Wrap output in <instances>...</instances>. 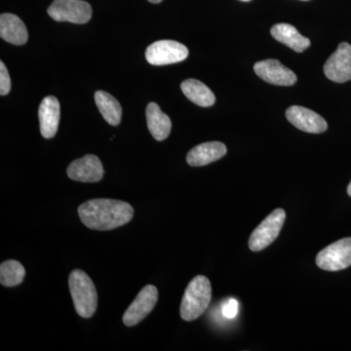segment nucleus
<instances>
[{"mask_svg": "<svg viewBox=\"0 0 351 351\" xmlns=\"http://www.w3.org/2000/svg\"><path fill=\"white\" fill-rule=\"evenodd\" d=\"M78 215L87 228L104 232L126 225L133 219L134 209L124 201L99 198L80 205Z\"/></svg>", "mask_w": 351, "mask_h": 351, "instance_id": "f257e3e1", "label": "nucleus"}, {"mask_svg": "<svg viewBox=\"0 0 351 351\" xmlns=\"http://www.w3.org/2000/svg\"><path fill=\"white\" fill-rule=\"evenodd\" d=\"M69 291L78 315L90 318L98 306V293L93 281L84 271L75 269L69 278Z\"/></svg>", "mask_w": 351, "mask_h": 351, "instance_id": "f03ea898", "label": "nucleus"}, {"mask_svg": "<svg viewBox=\"0 0 351 351\" xmlns=\"http://www.w3.org/2000/svg\"><path fill=\"white\" fill-rule=\"evenodd\" d=\"M212 299V286L203 276L195 277L186 289L181 304V317L184 321L197 319L206 311Z\"/></svg>", "mask_w": 351, "mask_h": 351, "instance_id": "7ed1b4c3", "label": "nucleus"}, {"mask_svg": "<svg viewBox=\"0 0 351 351\" xmlns=\"http://www.w3.org/2000/svg\"><path fill=\"white\" fill-rule=\"evenodd\" d=\"M285 219L286 213L283 209H276L270 213L252 232L249 239L250 250L260 252L269 246L278 237Z\"/></svg>", "mask_w": 351, "mask_h": 351, "instance_id": "20e7f679", "label": "nucleus"}, {"mask_svg": "<svg viewBox=\"0 0 351 351\" xmlns=\"http://www.w3.org/2000/svg\"><path fill=\"white\" fill-rule=\"evenodd\" d=\"M48 14L57 22L86 24L92 18V7L83 0H54Z\"/></svg>", "mask_w": 351, "mask_h": 351, "instance_id": "39448f33", "label": "nucleus"}, {"mask_svg": "<svg viewBox=\"0 0 351 351\" xmlns=\"http://www.w3.org/2000/svg\"><path fill=\"white\" fill-rule=\"evenodd\" d=\"M316 265L327 271H339L351 265V237L338 240L317 254Z\"/></svg>", "mask_w": 351, "mask_h": 351, "instance_id": "423d86ee", "label": "nucleus"}, {"mask_svg": "<svg viewBox=\"0 0 351 351\" xmlns=\"http://www.w3.org/2000/svg\"><path fill=\"white\" fill-rule=\"evenodd\" d=\"M189 56V49L184 44L174 40H159L147 47L145 58L154 66L180 63Z\"/></svg>", "mask_w": 351, "mask_h": 351, "instance_id": "0eeeda50", "label": "nucleus"}, {"mask_svg": "<svg viewBox=\"0 0 351 351\" xmlns=\"http://www.w3.org/2000/svg\"><path fill=\"white\" fill-rule=\"evenodd\" d=\"M158 300V290L152 285L145 286L138 293L123 315V323L128 327H133L144 320L156 306Z\"/></svg>", "mask_w": 351, "mask_h": 351, "instance_id": "6e6552de", "label": "nucleus"}, {"mask_svg": "<svg viewBox=\"0 0 351 351\" xmlns=\"http://www.w3.org/2000/svg\"><path fill=\"white\" fill-rule=\"evenodd\" d=\"M324 73L328 80L334 82L345 83L351 80L350 44H339L338 49L325 63Z\"/></svg>", "mask_w": 351, "mask_h": 351, "instance_id": "1a4fd4ad", "label": "nucleus"}, {"mask_svg": "<svg viewBox=\"0 0 351 351\" xmlns=\"http://www.w3.org/2000/svg\"><path fill=\"white\" fill-rule=\"evenodd\" d=\"M254 71L265 82L279 86H292L298 80L294 71L286 68L278 60L258 62L254 66Z\"/></svg>", "mask_w": 351, "mask_h": 351, "instance_id": "9d476101", "label": "nucleus"}, {"mask_svg": "<svg viewBox=\"0 0 351 351\" xmlns=\"http://www.w3.org/2000/svg\"><path fill=\"white\" fill-rule=\"evenodd\" d=\"M66 173L73 181L97 182L103 179L104 167L98 157L87 154L69 164Z\"/></svg>", "mask_w": 351, "mask_h": 351, "instance_id": "9b49d317", "label": "nucleus"}, {"mask_svg": "<svg viewBox=\"0 0 351 351\" xmlns=\"http://www.w3.org/2000/svg\"><path fill=\"white\" fill-rule=\"evenodd\" d=\"M286 117L295 128L307 133L320 134L328 128L326 120L321 115L301 106L289 108L286 110Z\"/></svg>", "mask_w": 351, "mask_h": 351, "instance_id": "f8f14e48", "label": "nucleus"}, {"mask_svg": "<svg viewBox=\"0 0 351 351\" xmlns=\"http://www.w3.org/2000/svg\"><path fill=\"white\" fill-rule=\"evenodd\" d=\"M60 103L56 97L48 96L41 101L38 110L41 135L52 138L57 134L60 123Z\"/></svg>", "mask_w": 351, "mask_h": 351, "instance_id": "ddd939ff", "label": "nucleus"}, {"mask_svg": "<svg viewBox=\"0 0 351 351\" xmlns=\"http://www.w3.org/2000/svg\"><path fill=\"white\" fill-rule=\"evenodd\" d=\"M226 147L221 142H209L196 145L186 156V162L193 167H199L215 162L226 154Z\"/></svg>", "mask_w": 351, "mask_h": 351, "instance_id": "4468645a", "label": "nucleus"}, {"mask_svg": "<svg viewBox=\"0 0 351 351\" xmlns=\"http://www.w3.org/2000/svg\"><path fill=\"white\" fill-rule=\"evenodd\" d=\"M0 36L14 45H24L29 38L27 27L18 16L5 13L0 16Z\"/></svg>", "mask_w": 351, "mask_h": 351, "instance_id": "2eb2a0df", "label": "nucleus"}, {"mask_svg": "<svg viewBox=\"0 0 351 351\" xmlns=\"http://www.w3.org/2000/svg\"><path fill=\"white\" fill-rule=\"evenodd\" d=\"M272 38L285 44L295 52H304L311 46V40L302 36L295 27L289 24H276L270 29Z\"/></svg>", "mask_w": 351, "mask_h": 351, "instance_id": "dca6fc26", "label": "nucleus"}, {"mask_svg": "<svg viewBox=\"0 0 351 351\" xmlns=\"http://www.w3.org/2000/svg\"><path fill=\"white\" fill-rule=\"evenodd\" d=\"M147 122L152 137L156 141H163L169 136L172 122L156 103H149L147 108Z\"/></svg>", "mask_w": 351, "mask_h": 351, "instance_id": "f3484780", "label": "nucleus"}, {"mask_svg": "<svg viewBox=\"0 0 351 351\" xmlns=\"http://www.w3.org/2000/svg\"><path fill=\"white\" fill-rule=\"evenodd\" d=\"M181 89L189 101L199 107H211L216 101V97L211 89L199 80L193 78L184 80L181 84Z\"/></svg>", "mask_w": 351, "mask_h": 351, "instance_id": "a211bd4d", "label": "nucleus"}, {"mask_svg": "<svg viewBox=\"0 0 351 351\" xmlns=\"http://www.w3.org/2000/svg\"><path fill=\"white\" fill-rule=\"evenodd\" d=\"M95 101L106 121L112 126L119 125L122 117V108L119 101L108 92L97 91Z\"/></svg>", "mask_w": 351, "mask_h": 351, "instance_id": "6ab92c4d", "label": "nucleus"}, {"mask_svg": "<svg viewBox=\"0 0 351 351\" xmlns=\"http://www.w3.org/2000/svg\"><path fill=\"white\" fill-rule=\"evenodd\" d=\"M25 276V267L17 261H6L0 265V282L5 287L19 285Z\"/></svg>", "mask_w": 351, "mask_h": 351, "instance_id": "aec40b11", "label": "nucleus"}, {"mask_svg": "<svg viewBox=\"0 0 351 351\" xmlns=\"http://www.w3.org/2000/svg\"><path fill=\"white\" fill-rule=\"evenodd\" d=\"M11 90V78L3 62H0V95L5 96Z\"/></svg>", "mask_w": 351, "mask_h": 351, "instance_id": "412c9836", "label": "nucleus"}, {"mask_svg": "<svg viewBox=\"0 0 351 351\" xmlns=\"http://www.w3.org/2000/svg\"><path fill=\"white\" fill-rule=\"evenodd\" d=\"M239 302H237V300L230 299L223 304L221 313H223V315L225 316V317L232 319V318H234L235 316L237 315V313H239Z\"/></svg>", "mask_w": 351, "mask_h": 351, "instance_id": "4be33fe9", "label": "nucleus"}, {"mask_svg": "<svg viewBox=\"0 0 351 351\" xmlns=\"http://www.w3.org/2000/svg\"><path fill=\"white\" fill-rule=\"evenodd\" d=\"M348 195H350L351 197V182H350V184H348Z\"/></svg>", "mask_w": 351, "mask_h": 351, "instance_id": "5701e85b", "label": "nucleus"}, {"mask_svg": "<svg viewBox=\"0 0 351 351\" xmlns=\"http://www.w3.org/2000/svg\"><path fill=\"white\" fill-rule=\"evenodd\" d=\"M149 2H152V3L157 4L160 3L162 0H149Z\"/></svg>", "mask_w": 351, "mask_h": 351, "instance_id": "b1692460", "label": "nucleus"}, {"mask_svg": "<svg viewBox=\"0 0 351 351\" xmlns=\"http://www.w3.org/2000/svg\"><path fill=\"white\" fill-rule=\"evenodd\" d=\"M241 1L247 2V1H251V0H241Z\"/></svg>", "mask_w": 351, "mask_h": 351, "instance_id": "393cba45", "label": "nucleus"}, {"mask_svg": "<svg viewBox=\"0 0 351 351\" xmlns=\"http://www.w3.org/2000/svg\"><path fill=\"white\" fill-rule=\"evenodd\" d=\"M302 1H307V0H302Z\"/></svg>", "mask_w": 351, "mask_h": 351, "instance_id": "a878e982", "label": "nucleus"}]
</instances>
